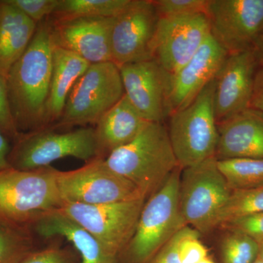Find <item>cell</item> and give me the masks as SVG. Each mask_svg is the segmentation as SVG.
I'll return each instance as SVG.
<instances>
[{
  "label": "cell",
  "instance_id": "cell-41",
  "mask_svg": "<svg viewBox=\"0 0 263 263\" xmlns=\"http://www.w3.org/2000/svg\"><path fill=\"white\" fill-rule=\"evenodd\" d=\"M261 34H263V23H262V29H261L260 35H261Z\"/></svg>",
  "mask_w": 263,
  "mask_h": 263
},
{
  "label": "cell",
  "instance_id": "cell-24",
  "mask_svg": "<svg viewBox=\"0 0 263 263\" xmlns=\"http://www.w3.org/2000/svg\"><path fill=\"white\" fill-rule=\"evenodd\" d=\"M216 163L232 191L263 185V159H224Z\"/></svg>",
  "mask_w": 263,
  "mask_h": 263
},
{
  "label": "cell",
  "instance_id": "cell-12",
  "mask_svg": "<svg viewBox=\"0 0 263 263\" xmlns=\"http://www.w3.org/2000/svg\"><path fill=\"white\" fill-rule=\"evenodd\" d=\"M160 15L149 0H132L114 18L110 34L112 62L119 67L153 60V43Z\"/></svg>",
  "mask_w": 263,
  "mask_h": 263
},
{
  "label": "cell",
  "instance_id": "cell-37",
  "mask_svg": "<svg viewBox=\"0 0 263 263\" xmlns=\"http://www.w3.org/2000/svg\"><path fill=\"white\" fill-rule=\"evenodd\" d=\"M254 54L259 64L263 62V34L259 35L252 46Z\"/></svg>",
  "mask_w": 263,
  "mask_h": 263
},
{
  "label": "cell",
  "instance_id": "cell-13",
  "mask_svg": "<svg viewBox=\"0 0 263 263\" xmlns=\"http://www.w3.org/2000/svg\"><path fill=\"white\" fill-rule=\"evenodd\" d=\"M204 13L160 17L153 43V60L173 75L191 60L211 35Z\"/></svg>",
  "mask_w": 263,
  "mask_h": 263
},
{
  "label": "cell",
  "instance_id": "cell-29",
  "mask_svg": "<svg viewBox=\"0 0 263 263\" xmlns=\"http://www.w3.org/2000/svg\"><path fill=\"white\" fill-rule=\"evenodd\" d=\"M24 14L39 24L48 15L54 14L60 0H8Z\"/></svg>",
  "mask_w": 263,
  "mask_h": 263
},
{
  "label": "cell",
  "instance_id": "cell-3",
  "mask_svg": "<svg viewBox=\"0 0 263 263\" xmlns=\"http://www.w3.org/2000/svg\"><path fill=\"white\" fill-rule=\"evenodd\" d=\"M59 170L49 166L32 171L9 167L0 172V218L32 228L45 216L62 209Z\"/></svg>",
  "mask_w": 263,
  "mask_h": 263
},
{
  "label": "cell",
  "instance_id": "cell-40",
  "mask_svg": "<svg viewBox=\"0 0 263 263\" xmlns=\"http://www.w3.org/2000/svg\"><path fill=\"white\" fill-rule=\"evenodd\" d=\"M254 263H263V262H262V261L260 260V259H259V258H257V259H256L255 262H254Z\"/></svg>",
  "mask_w": 263,
  "mask_h": 263
},
{
  "label": "cell",
  "instance_id": "cell-19",
  "mask_svg": "<svg viewBox=\"0 0 263 263\" xmlns=\"http://www.w3.org/2000/svg\"><path fill=\"white\" fill-rule=\"evenodd\" d=\"M44 238H64L80 255L81 263H116L117 256L60 210L38 221L32 228Z\"/></svg>",
  "mask_w": 263,
  "mask_h": 263
},
{
  "label": "cell",
  "instance_id": "cell-33",
  "mask_svg": "<svg viewBox=\"0 0 263 263\" xmlns=\"http://www.w3.org/2000/svg\"><path fill=\"white\" fill-rule=\"evenodd\" d=\"M224 226H228L231 230L245 233L257 241L263 240V212L238 218Z\"/></svg>",
  "mask_w": 263,
  "mask_h": 263
},
{
  "label": "cell",
  "instance_id": "cell-6",
  "mask_svg": "<svg viewBox=\"0 0 263 263\" xmlns=\"http://www.w3.org/2000/svg\"><path fill=\"white\" fill-rule=\"evenodd\" d=\"M65 157L86 163L100 157L95 128L62 133L43 129L21 133L10 151L9 164L13 168L32 171L49 167L52 162Z\"/></svg>",
  "mask_w": 263,
  "mask_h": 263
},
{
  "label": "cell",
  "instance_id": "cell-8",
  "mask_svg": "<svg viewBox=\"0 0 263 263\" xmlns=\"http://www.w3.org/2000/svg\"><path fill=\"white\" fill-rule=\"evenodd\" d=\"M124 95L117 64L106 62L91 65L71 89L57 126L97 124Z\"/></svg>",
  "mask_w": 263,
  "mask_h": 263
},
{
  "label": "cell",
  "instance_id": "cell-39",
  "mask_svg": "<svg viewBox=\"0 0 263 263\" xmlns=\"http://www.w3.org/2000/svg\"><path fill=\"white\" fill-rule=\"evenodd\" d=\"M199 263H215V262H213L212 259H209V258H208V257H206V258L204 259L203 260H202L201 262H199Z\"/></svg>",
  "mask_w": 263,
  "mask_h": 263
},
{
  "label": "cell",
  "instance_id": "cell-27",
  "mask_svg": "<svg viewBox=\"0 0 263 263\" xmlns=\"http://www.w3.org/2000/svg\"><path fill=\"white\" fill-rule=\"evenodd\" d=\"M224 263H254L258 258V242L252 237L231 230L223 240Z\"/></svg>",
  "mask_w": 263,
  "mask_h": 263
},
{
  "label": "cell",
  "instance_id": "cell-31",
  "mask_svg": "<svg viewBox=\"0 0 263 263\" xmlns=\"http://www.w3.org/2000/svg\"><path fill=\"white\" fill-rule=\"evenodd\" d=\"M22 263H76L73 254L68 249L53 245L33 252Z\"/></svg>",
  "mask_w": 263,
  "mask_h": 263
},
{
  "label": "cell",
  "instance_id": "cell-32",
  "mask_svg": "<svg viewBox=\"0 0 263 263\" xmlns=\"http://www.w3.org/2000/svg\"><path fill=\"white\" fill-rule=\"evenodd\" d=\"M200 233L194 230L183 238L179 247L181 263H199L207 257V249L199 240Z\"/></svg>",
  "mask_w": 263,
  "mask_h": 263
},
{
  "label": "cell",
  "instance_id": "cell-15",
  "mask_svg": "<svg viewBox=\"0 0 263 263\" xmlns=\"http://www.w3.org/2000/svg\"><path fill=\"white\" fill-rule=\"evenodd\" d=\"M228 55L211 34L191 60L169 75L165 99L167 117L189 105L215 79Z\"/></svg>",
  "mask_w": 263,
  "mask_h": 263
},
{
  "label": "cell",
  "instance_id": "cell-1",
  "mask_svg": "<svg viewBox=\"0 0 263 263\" xmlns=\"http://www.w3.org/2000/svg\"><path fill=\"white\" fill-rule=\"evenodd\" d=\"M53 28L48 22L37 24L29 47L8 77L10 108L19 133L39 130L46 125L52 57Z\"/></svg>",
  "mask_w": 263,
  "mask_h": 263
},
{
  "label": "cell",
  "instance_id": "cell-36",
  "mask_svg": "<svg viewBox=\"0 0 263 263\" xmlns=\"http://www.w3.org/2000/svg\"><path fill=\"white\" fill-rule=\"evenodd\" d=\"M11 148L9 138L0 129V172L10 167L9 155Z\"/></svg>",
  "mask_w": 263,
  "mask_h": 263
},
{
  "label": "cell",
  "instance_id": "cell-35",
  "mask_svg": "<svg viewBox=\"0 0 263 263\" xmlns=\"http://www.w3.org/2000/svg\"><path fill=\"white\" fill-rule=\"evenodd\" d=\"M250 108L263 114V62L257 67L254 76L253 93Z\"/></svg>",
  "mask_w": 263,
  "mask_h": 263
},
{
  "label": "cell",
  "instance_id": "cell-26",
  "mask_svg": "<svg viewBox=\"0 0 263 263\" xmlns=\"http://www.w3.org/2000/svg\"><path fill=\"white\" fill-rule=\"evenodd\" d=\"M263 212V185L248 190H235L221 209L215 223L226 226L230 221Z\"/></svg>",
  "mask_w": 263,
  "mask_h": 263
},
{
  "label": "cell",
  "instance_id": "cell-34",
  "mask_svg": "<svg viewBox=\"0 0 263 263\" xmlns=\"http://www.w3.org/2000/svg\"><path fill=\"white\" fill-rule=\"evenodd\" d=\"M194 228L186 226L171 238L160 249L154 263H181L179 258V247L183 238L191 233Z\"/></svg>",
  "mask_w": 263,
  "mask_h": 263
},
{
  "label": "cell",
  "instance_id": "cell-5",
  "mask_svg": "<svg viewBox=\"0 0 263 263\" xmlns=\"http://www.w3.org/2000/svg\"><path fill=\"white\" fill-rule=\"evenodd\" d=\"M181 167L174 170L145 202L128 251L135 263L149 260L178 232L187 226L179 205Z\"/></svg>",
  "mask_w": 263,
  "mask_h": 263
},
{
  "label": "cell",
  "instance_id": "cell-23",
  "mask_svg": "<svg viewBox=\"0 0 263 263\" xmlns=\"http://www.w3.org/2000/svg\"><path fill=\"white\" fill-rule=\"evenodd\" d=\"M132 0H60L57 21L77 18H113L122 13Z\"/></svg>",
  "mask_w": 263,
  "mask_h": 263
},
{
  "label": "cell",
  "instance_id": "cell-17",
  "mask_svg": "<svg viewBox=\"0 0 263 263\" xmlns=\"http://www.w3.org/2000/svg\"><path fill=\"white\" fill-rule=\"evenodd\" d=\"M114 18H77L57 21L53 39L57 46L84 59L90 65L112 62L110 34Z\"/></svg>",
  "mask_w": 263,
  "mask_h": 263
},
{
  "label": "cell",
  "instance_id": "cell-38",
  "mask_svg": "<svg viewBox=\"0 0 263 263\" xmlns=\"http://www.w3.org/2000/svg\"><path fill=\"white\" fill-rule=\"evenodd\" d=\"M257 242H258L259 245L258 258L263 262V240Z\"/></svg>",
  "mask_w": 263,
  "mask_h": 263
},
{
  "label": "cell",
  "instance_id": "cell-2",
  "mask_svg": "<svg viewBox=\"0 0 263 263\" xmlns=\"http://www.w3.org/2000/svg\"><path fill=\"white\" fill-rule=\"evenodd\" d=\"M105 161L109 168L134 183L146 198L179 167L162 122H147L134 140L111 152Z\"/></svg>",
  "mask_w": 263,
  "mask_h": 263
},
{
  "label": "cell",
  "instance_id": "cell-11",
  "mask_svg": "<svg viewBox=\"0 0 263 263\" xmlns=\"http://www.w3.org/2000/svg\"><path fill=\"white\" fill-rule=\"evenodd\" d=\"M211 34L228 54L250 49L260 35L263 0H209Z\"/></svg>",
  "mask_w": 263,
  "mask_h": 263
},
{
  "label": "cell",
  "instance_id": "cell-28",
  "mask_svg": "<svg viewBox=\"0 0 263 263\" xmlns=\"http://www.w3.org/2000/svg\"><path fill=\"white\" fill-rule=\"evenodd\" d=\"M156 9L160 17L181 16V15L206 13L209 0H156Z\"/></svg>",
  "mask_w": 263,
  "mask_h": 263
},
{
  "label": "cell",
  "instance_id": "cell-25",
  "mask_svg": "<svg viewBox=\"0 0 263 263\" xmlns=\"http://www.w3.org/2000/svg\"><path fill=\"white\" fill-rule=\"evenodd\" d=\"M34 250L32 230L0 218V263H22Z\"/></svg>",
  "mask_w": 263,
  "mask_h": 263
},
{
  "label": "cell",
  "instance_id": "cell-16",
  "mask_svg": "<svg viewBox=\"0 0 263 263\" xmlns=\"http://www.w3.org/2000/svg\"><path fill=\"white\" fill-rule=\"evenodd\" d=\"M119 69L124 94L141 117L147 122H163L169 74L155 60L126 64Z\"/></svg>",
  "mask_w": 263,
  "mask_h": 263
},
{
  "label": "cell",
  "instance_id": "cell-20",
  "mask_svg": "<svg viewBox=\"0 0 263 263\" xmlns=\"http://www.w3.org/2000/svg\"><path fill=\"white\" fill-rule=\"evenodd\" d=\"M148 122L124 94L122 98L97 122L95 133L100 157L126 146Z\"/></svg>",
  "mask_w": 263,
  "mask_h": 263
},
{
  "label": "cell",
  "instance_id": "cell-10",
  "mask_svg": "<svg viewBox=\"0 0 263 263\" xmlns=\"http://www.w3.org/2000/svg\"><path fill=\"white\" fill-rule=\"evenodd\" d=\"M146 198L103 205L65 203L60 212L115 255L129 245Z\"/></svg>",
  "mask_w": 263,
  "mask_h": 263
},
{
  "label": "cell",
  "instance_id": "cell-21",
  "mask_svg": "<svg viewBox=\"0 0 263 263\" xmlns=\"http://www.w3.org/2000/svg\"><path fill=\"white\" fill-rule=\"evenodd\" d=\"M37 24L8 0L0 1V74L5 78L29 47Z\"/></svg>",
  "mask_w": 263,
  "mask_h": 263
},
{
  "label": "cell",
  "instance_id": "cell-30",
  "mask_svg": "<svg viewBox=\"0 0 263 263\" xmlns=\"http://www.w3.org/2000/svg\"><path fill=\"white\" fill-rule=\"evenodd\" d=\"M0 129L13 141L21 134L15 126L10 108L7 78L2 74H0Z\"/></svg>",
  "mask_w": 263,
  "mask_h": 263
},
{
  "label": "cell",
  "instance_id": "cell-18",
  "mask_svg": "<svg viewBox=\"0 0 263 263\" xmlns=\"http://www.w3.org/2000/svg\"><path fill=\"white\" fill-rule=\"evenodd\" d=\"M217 160L263 159V114L247 109L218 124Z\"/></svg>",
  "mask_w": 263,
  "mask_h": 263
},
{
  "label": "cell",
  "instance_id": "cell-4",
  "mask_svg": "<svg viewBox=\"0 0 263 263\" xmlns=\"http://www.w3.org/2000/svg\"><path fill=\"white\" fill-rule=\"evenodd\" d=\"M214 79L191 103L169 116L167 131L181 168L215 157L219 134L214 112Z\"/></svg>",
  "mask_w": 263,
  "mask_h": 263
},
{
  "label": "cell",
  "instance_id": "cell-22",
  "mask_svg": "<svg viewBox=\"0 0 263 263\" xmlns=\"http://www.w3.org/2000/svg\"><path fill=\"white\" fill-rule=\"evenodd\" d=\"M90 65L89 62L73 52L54 44L51 85L46 106V124L58 122L71 89Z\"/></svg>",
  "mask_w": 263,
  "mask_h": 263
},
{
  "label": "cell",
  "instance_id": "cell-9",
  "mask_svg": "<svg viewBox=\"0 0 263 263\" xmlns=\"http://www.w3.org/2000/svg\"><path fill=\"white\" fill-rule=\"evenodd\" d=\"M57 184L65 203L103 205L146 198L134 183L98 157L72 171H59Z\"/></svg>",
  "mask_w": 263,
  "mask_h": 263
},
{
  "label": "cell",
  "instance_id": "cell-7",
  "mask_svg": "<svg viewBox=\"0 0 263 263\" xmlns=\"http://www.w3.org/2000/svg\"><path fill=\"white\" fill-rule=\"evenodd\" d=\"M216 157L183 168L179 184V205L186 226L199 233L215 228L232 190L217 167Z\"/></svg>",
  "mask_w": 263,
  "mask_h": 263
},
{
  "label": "cell",
  "instance_id": "cell-14",
  "mask_svg": "<svg viewBox=\"0 0 263 263\" xmlns=\"http://www.w3.org/2000/svg\"><path fill=\"white\" fill-rule=\"evenodd\" d=\"M258 66L252 48L228 55L214 79V105L217 124L250 108Z\"/></svg>",
  "mask_w": 263,
  "mask_h": 263
}]
</instances>
